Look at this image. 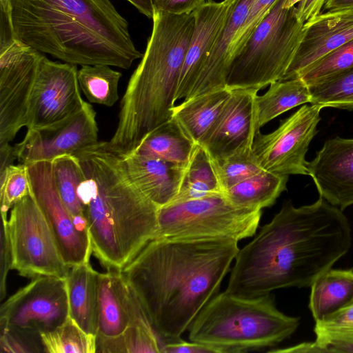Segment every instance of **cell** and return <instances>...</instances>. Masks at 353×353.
I'll list each match as a JSON object with an SVG mask.
<instances>
[{
	"instance_id": "obj_1",
	"label": "cell",
	"mask_w": 353,
	"mask_h": 353,
	"mask_svg": "<svg viewBox=\"0 0 353 353\" xmlns=\"http://www.w3.org/2000/svg\"><path fill=\"white\" fill-rule=\"evenodd\" d=\"M352 241L343 210L322 197L301 207L285 201L239 249L225 291L252 298L277 289L310 287L347 254Z\"/></svg>"
},
{
	"instance_id": "obj_2",
	"label": "cell",
	"mask_w": 353,
	"mask_h": 353,
	"mask_svg": "<svg viewBox=\"0 0 353 353\" xmlns=\"http://www.w3.org/2000/svg\"><path fill=\"white\" fill-rule=\"evenodd\" d=\"M239 251L229 239H154L121 270L163 344L181 339L219 293Z\"/></svg>"
},
{
	"instance_id": "obj_3",
	"label": "cell",
	"mask_w": 353,
	"mask_h": 353,
	"mask_svg": "<svg viewBox=\"0 0 353 353\" xmlns=\"http://www.w3.org/2000/svg\"><path fill=\"white\" fill-rule=\"evenodd\" d=\"M17 38L75 65L128 69L143 57L110 0H12Z\"/></svg>"
},
{
	"instance_id": "obj_4",
	"label": "cell",
	"mask_w": 353,
	"mask_h": 353,
	"mask_svg": "<svg viewBox=\"0 0 353 353\" xmlns=\"http://www.w3.org/2000/svg\"><path fill=\"white\" fill-rule=\"evenodd\" d=\"M73 155L83 174L78 195L92 252L108 270L121 271L153 239L159 208L131 182L107 141Z\"/></svg>"
},
{
	"instance_id": "obj_5",
	"label": "cell",
	"mask_w": 353,
	"mask_h": 353,
	"mask_svg": "<svg viewBox=\"0 0 353 353\" xmlns=\"http://www.w3.org/2000/svg\"><path fill=\"white\" fill-rule=\"evenodd\" d=\"M141 60L121 100L119 121L108 147L133 152L151 131L172 118L179 77L194 28L192 13L155 10Z\"/></svg>"
},
{
	"instance_id": "obj_6",
	"label": "cell",
	"mask_w": 353,
	"mask_h": 353,
	"mask_svg": "<svg viewBox=\"0 0 353 353\" xmlns=\"http://www.w3.org/2000/svg\"><path fill=\"white\" fill-rule=\"evenodd\" d=\"M299 325V318L279 310L271 294L251 298L225 290L207 303L188 330L190 341L216 353H241L276 346Z\"/></svg>"
},
{
	"instance_id": "obj_7",
	"label": "cell",
	"mask_w": 353,
	"mask_h": 353,
	"mask_svg": "<svg viewBox=\"0 0 353 353\" xmlns=\"http://www.w3.org/2000/svg\"><path fill=\"white\" fill-rule=\"evenodd\" d=\"M279 0L233 58L225 81L230 90H259L281 81L304 34L296 6Z\"/></svg>"
},
{
	"instance_id": "obj_8",
	"label": "cell",
	"mask_w": 353,
	"mask_h": 353,
	"mask_svg": "<svg viewBox=\"0 0 353 353\" xmlns=\"http://www.w3.org/2000/svg\"><path fill=\"white\" fill-rule=\"evenodd\" d=\"M262 210L236 205L223 192L174 201L158 210L154 239H229L255 235Z\"/></svg>"
},
{
	"instance_id": "obj_9",
	"label": "cell",
	"mask_w": 353,
	"mask_h": 353,
	"mask_svg": "<svg viewBox=\"0 0 353 353\" xmlns=\"http://www.w3.org/2000/svg\"><path fill=\"white\" fill-rule=\"evenodd\" d=\"M12 269L25 277L65 279L69 270L55 237L30 194L16 203L8 220Z\"/></svg>"
},
{
	"instance_id": "obj_10",
	"label": "cell",
	"mask_w": 353,
	"mask_h": 353,
	"mask_svg": "<svg viewBox=\"0 0 353 353\" xmlns=\"http://www.w3.org/2000/svg\"><path fill=\"white\" fill-rule=\"evenodd\" d=\"M43 54L17 38L0 48V146L28 123L30 99Z\"/></svg>"
},
{
	"instance_id": "obj_11",
	"label": "cell",
	"mask_w": 353,
	"mask_h": 353,
	"mask_svg": "<svg viewBox=\"0 0 353 353\" xmlns=\"http://www.w3.org/2000/svg\"><path fill=\"white\" fill-rule=\"evenodd\" d=\"M324 108L319 104L304 105L281 121L273 132L257 133L253 153L261 168L276 174L308 175L305 155L317 132Z\"/></svg>"
},
{
	"instance_id": "obj_12",
	"label": "cell",
	"mask_w": 353,
	"mask_h": 353,
	"mask_svg": "<svg viewBox=\"0 0 353 353\" xmlns=\"http://www.w3.org/2000/svg\"><path fill=\"white\" fill-rule=\"evenodd\" d=\"M68 316L65 279L53 276L32 278L0 309V323L38 334L54 330Z\"/></svg>"
},
{
	"instance_id": "obj_13",
	"label": "cell",
	"mask_w": 353,
	"mask_h": 353,
	"mask_svg": "<svg viewBox=\"0 0 353 353\" xmlns=\"http://www.w3.org/2000/svg\"><path fill=\"white\" fill-rule=\"evenodd\" d=\"M26 165L30 194L48 222L66 265L90 262L92 253L89 234L78 230L62 201L54 179L52 161Z\"/></svg>"
},
{
	"instance_id": "obj_14",
	"label": "cell",
	"mask_w": 353,
	"mask_h": 353,
	"mask_svg": "<svg viewBox=\"0 0 353 353\" xmlns=\"http://www.w3.org/2000/svg\"><path fill=\"white\" fill-rule=\"evenodd\" d=\"M77 65L53 61L43 54L30 99L27 130L59 122L80 110L81 94Z\"/></svg>"
},
{
	"instance_id": "obj_15",
	"label": "cell",
	"mask_w": 353,
	"mask_h": 353,
	"mask_svg": "<svg viewBox=\"0 0 353 353\" xmlns=\"http://www.w3.org/2000/svg\"><path fill=\"white\" fill-rule=\"evenodd\" d=\"M96 112L85 101L76 113L53 124L27 130L23 139L14 147L19 163L52 161L63 155H73L97 143Z\"/></svg>"
},
{
	"instance_id": "obj_16",
	"label": "cell",
	"mask_w": 353,
	"mask_h": 353,
	"mask_svg": "<svg viewBox=\"0 0 353 353\" xmlns=\"http://www.w3.org/2000/svg\"><path fill=\"white\" fill-rule=\"evenodd\" d=\"M258 91L232 90L218 121L201 144L212 160L223 159L253 145L260 132L256 108Z\"/></svg>"
},
{
	"instance_id": "obj_17",
	"label": "cell",
	"mask_w": 353,
	"mask_h": 353,
	"mask_svg": "<svg viewBox=\"0 0 353 353\" xmlns=\"http://www.w3.org/2000/svg\"><path fill=\"white\" fill-rule=\"evenodd\" d=\"M307 170L319 196L341 210L353 205V139L327 140Z\"/></svg>"
},
{
	"instance_id": "obj_18",
	"label": "cell",
	"mask_w": 353,
	"mask_h": 353,
	"mask_svg": "<svg viewBox=\"0 0 353 353\" xmlns=\"http://www.w3.org/2000/svg\"><path fill=\"white\" fill-rule=\"evenodd\" d=\"M353 40V8L323 12L304 23V34L281 81L296 78L311 65Z\"/></svg>"
},
{
	"instance_id": "obj_19",
	"label": "cell",
	"mask_w": 353,
	"mask_h": 353,
	"mask_svg": "<svg viewBox=\"0 0 353 353\" xmlns=\"http://www.w3.org/2000/svg\"><path fill=\"white\" fill-rule=\"evenodd\" d=\"M130 325L153 327L137 295L121 271L108 270L99 275L98 338H113ZM155 330V329H154Z\"/></svg>"
},
{
	"instance_id": "obj_20",
	"label": "cell",
	"mask_w": 353,
	"mask_h": 353,
	"mask_svg": "<svg viewBox=\"0 0 353 353\" xmlns=\"http://www.w3.org/2000/svg\"><path fill=\"white\" fill-rule=\"evenodd\" d=\"M238 0H210L192 12L194 28L181 68L176 101L192 91L208 57Z\"/></svg>"
},
{
	"instance_id": "obj_21",
	"label": "cell",
	"mask_w": 353,
	"mask_h": 353,
	"mask_svg": "<svg viewBox=\"0 0 353 353\" xmlns=\"http://www.w3.org/2000/svg\"><path fill=\"white\" fill-rule=\"evenodd\" d=\"M119 155L131 182L159 208L175 199L185 167L134 152Z\"/></svg>"
},
{
	"instance_id": "obj_22",
	"label": "cell",
	"mask_w": 353,
	"mask_h": 353,
	"mask_svg": "<svg viewBox=\"0 0 353 353\" xmlns=\"http://www.w3.org/2000/svg\"><path fill=\"white\" fill-rule=\"evenodd\" d=\"M252 1H237L187 98L226 88V77L232 63L231 48L239 28L247 17Z\"/></svg>"
},
{
	"instance_id": "obj_23",
	"label": "cell",
	"mask_w": 353,
	"mask_h": 353,
	"mask_svg": "<svg viewBox=\"0 0 353 353\" xmlns=\"http://www.w3.org/2000/svg\"><path fill=\"white\" fill-rule=\"evenodd\" d=\"M99 275L90 262L74 265L65 277L69 316L86 333L96 335L99 317Z\"/></svg>"
},
{
	"instance_id": "obj_24",
	"label": "cell",
	"mask_w": 353,
	"mask_h": 353,
	"mask_svg": "<svg viewBox=\"0 0 353 353\" xmlns=\"http://www.w3.org/2000/svg\"><path fill=\"white\" fill-rule=\"evenodd\" d=\"M231 92L224 88L185 99L172 108V118L201 145L218 121Z\"/></svg>"
},
{
	"instance_id": "obj_25",
	"label": "cell",
	"mask_w": 353,
	"mask_h": 353,
	"mask_svg": "<svg viewBox=\"0 0 353 353\" xmlns=\"http://www.w3.org/2000/svg\"><path fill=\"white\" fill-rule=\"evenodd\" d=\"M310 287L309 308L314 321H320L353 301V268H330Z\"/></svg>"
},
{
	"instance_id": "obj_26",
	"label": "cell",
	"mask_w": 353,
	"mask_h": 353,
	"mask_svg": "<svg viewBox=\"0 0 353 353\" xmlns=\"http://www.w3.org/2000/svg\"><path fill=\"white\" fill-rule=\"evenodd\" d=\"M196 145L172 118L148 134L133 152L186 168Z\"/></svg>"
},
{
	"instance_id": "obj_27",
	"label": "cell",
	"mask_w": 353,
	"mask_h": 353,
	"mask_svg": "<svg viewBox=\"0 0 353 353\" xmlns=\"http://www.w3.org/2000/svg\"><path fill=\"white\" fill-rule=\"evenodd\" d=\"M288 180V175L263 170L230 188L224 194L236 205L262 210L274 205L286 190Z\"/></svg>"
},
{
	"instance_id": "obj_28",
	"label": "cell",
	"mask_w": 353,
	"mask_h": 353,
	"mask_svg": "<svg viewBox=\"0 0 353 353\" xmlns=\"http://www.w3.org/2000/svg\"><path fill=\"white\" fill-rule=\"evenodd\" d=\"M269 85L266 92L256 97L260 128L281 114L300 105L310 103L309 87L300 78L277 81Z\"/></svg>"
},
{
	"instance_id": "obj_29",
	"label": "cell",
	"mask_w": 353,
	"mask_h": 353,
	"mask_svg": "<svg viewBox=\"0 0 353 353\" xmlns=\"http://www.w3.org/2000/svg\"><path fill=\"white\" fill-rule=\"evenodd\" d=\"M52 165L56 187L62 201L78 230L89 234L84 206L78 195V188L83 178L78 159L74 155L61 156L52 161Z\"/></svg>"
},
{
	"instance_id": "obj_30",
	"label": "cell",
	"mask_w": 353,
	"mask_h": 353,
	"mask_svg": "<svg viewBox=\"0 0 353 353\" xmlns=\"http://www.w3.org/2000/svg\"><path fill=\"white\" fill-rule=\"evenodd\" d=\"M219 192L223 191L212 159L205 148L196 144L185 168L179 192L172 201L196 199Z\"/></svg>"
},
{
	"instance_id": "obj_31",
	"label": "cell",
	"mask_w": 353,
	"mask_h": 353,
	"mask_svg": "<svg viewBox=\"0 0 353 353\" xmlns=\"http://www.w3.org/2000/svg\"><path fill=\"white\" fill-rule=\"evenodd\" d=\"M122 74L106 65H82L77 73L81 90L90 103L107 107L119 100L118 87Z\"/></svg>"
},
{
	"instance_id": "obj_32",
	"label": "cell",
	"mask_w": 353,
	"mask_h": 353,
	"mask_svg": "<svg viewBox=\"0 0 353 353\" xmlns=\"http://www.w3.org/2000/svg\"><path fill=\"white\" fill-rule=\"evenodd\" d=\"M40 336L45 352H96L97 336L84 332L70 316L54 330Z\"/></svg>"
},
{
	"instance_id": "obj_33",
	"label": "cell",
	"mask_w": 353,
	"mask_h": 353,
	"mask_svg": "<svg viewBox=\"0 0 353 353\" xmlns=\"http://www.w3.org/2000/svg\"><path fill=\"white\" fill-rule=\"evenodd\" d=\"M163 345L155 330L130 325L118 336L97 337L96 352L162 353Z\"/></svg>"
},
{
	"instance_id": "obj_34",
	"label": "cell",
	"mask_w": 353,
	"mask_h": 353,
	"mask_svg": "<svg viewBox=\"0 0 353 353\" xmlns=\"http://www.w3.org/2000/svg\"><path fill=\"white\" fill-rule=\"evenodd\" d=\"M308 87L310 104L353 110V67Z\"/></svg>"
},
{
	"instance_id": "obj_35",
	"label": "cell",
	"mask_w": 353,
	"mask_h": 353,
	"mask_svg": "<svg viewBox=\"0 0 353 353\" xmlns=\"http://www.w3.org/2000/svg\"><path fill=\"white\" fill-rule=\"evenodd\" d=\"M252 146L240 149L221 159H211L223 193L238 183L263 170L253 153Z\"/></svg>"
},
{
	"instance_id": "obj_36",
	"label": "cell",
	"mask_w": 353,
	"mask_h": 353,
	"mask_svg": "<svg viewBox=\"0 0 353 353\" xmlns=\"http://www.w3.org/2000/svg\"><path fill=\"white\" fill-rule=\"evenodd\" d=\"M352 67L353 40H351L311 65L296 78L310 86Z\"/></svg>"
},
{
	"instance_id": "obj_37",
	"label": "cell",
	"mask_w": 353,
	"mask_h": 353,
	"mask_svg": "<svg viewBox=\"0 0 353 353\" xmlns=\"http://www.w3.org/2000/svg\"><path fill=\"white\" fill-rule=\"evenodd\" d=\"M315 342L320 346L332 343H353V301L322 321L315 322Z\"/></svg>"
},
{
	"instance_id": "obj_38",
	"label": "cell",
	"mask_w": 353,
	"mask_h": 353,
	"mask_svg": "<svg viewBox=\"0 0 353 353\" xmlns=\"http://www.w3.org/2000/svg\"><path fill=\"white\" fill-rule=\"evenodd\" d=\"M30 194L28 176L25 164L19 163L0 172V200L1 215L25 196Z\"/></svg>"
},
{
	"instance_id": "obj_39",
	"label": "cell",
	"mask_w": 353,
	"mask_h": 353,
	"mask_svg": "<svg viewBox=\"0 0 353 353\" xmlns=\"http://www.w3.org/2000/svg\"><path fill=\"white\" fill-rule=\"evenodd\" d=\"M0 352H44L41 336L0 323Z\"/></svg>"
},
{
	"instance_id": "obj_40",
	"label": "cell",
	"mask_w": 353,
	"mask_h": 353,
	"mask_svg": "<svg viewBox=\"0 0 353 353\" xmlns=\"http://www.w3.org/2000/svg\"><path fill=\"white\" fill-rule=\"evenodd\" d=\"M279 0H253L245 21L239 28L231 48L232 61L241 50L258 25Z\"/></svg>"
},
{
	"instance_id": "obj_41",
	"label": "cell",
	"mask_w": 353,
	"mask_h": 353,
	"mask_svg": "<svg viewBox=\"0 0 353 353\" xmlns=\"http://www.w3.org/2000/svg\"><path fill=\"white\" fill-rule=\"evenodd\" d=\"M7 216L1 215V253H0V298L2 301L6 294V279L12 267V254L8 229Z\"/></svg>"
},
{
	"instance_id": "obj_42",
	"label": "cell",
	"mask_w": 353,
	"mask_h": 353,
	"mask_svg": "<svg viewBox=\"0 0 353 353\" xmlns=\"http://www.w3.org/2000/svg\"><path fill=\"white\" fill-rule=\"evenodd\" d=\"M210 0H154V9L172 14H187Z\"/></svg>"
},
{
	"instance_id": "obj_43",
	"label": "cell",
	"mask_w": 353,
	"mask_h": 353,
	"mask_svg": "<svg viewBox=\"0 0 353 353\" xmlns=\"http://www.w3.org/2000/svg\"><path fill=\"white\" fill-rule=\"evenodd\" d=\"M163 353H216L211 347L205 344L182 339L163 344Z\"/></svg>"
},
{
	"instance_id": "obj_44",
	"label": "cell",
	"mask_w": 353,
	"mask_h": 353,
	"mask_svg": "<svg viewBox=\"0 0 353 353\" xmlns=\"http://www.w3.org/2000/svg\"><path fill=\"white\" fill-rule=\"evenodd\" d=\"M326 0H301L296 6L299 19L305 23L321 13Z\"/></svg>"
},
{
	"instance_id": "obj_45",
	"label": "cell",
	"mask_w": 353,
	"mask_h": 353,
	"mask_svg": "<svg viewBox=\"0 0 353 353\" xmlns=\"http://www.w3.org/2000/svg\"><path fill=\"white\" fill-rule=\"evenodd\" d=\"M16 159L17 157L14 146L10 144L0 146V172L14 165L13 163Z\"/></svg>"
},
{
	"instance_id": "obj_46",
	"label": "cell",
	"mask_w": 353,
	"mask_h": 353,
	"mask_svg": "<svg viewBox=\"0 0 353 353\" xmlns=\"http://www.w3.org/2000/svg\"><path fill=\"white\" fill-rule=\"evenodd\" d=\"M134 6L139 12L149 19H152L155 12L154 0H127Z\"/></svg>"
},
{
	"instance_id": "obj_47",
	"label": "cell",
	"mask_w": 353,
	"mask_h": 353,
	"mask_svg": "<svg viewBox=\"0 0 353 353\" xmlns=\"http://www.w3.org/2000/svg\"><path fill=\"white\" fill-rule=\"evenodd\" d=\"M320 347L322 353H353V343H332Z\"/></svg>"
},
{
	"instance_id": "obj_48",
	"label": "cell",
	"mask_w": 353,
	"mask_h": 353,
	"mask_svg": "<svg viewBox=\"0 0 353 353\" xmlns=\"http://www.w3.org/2000/svg\"><path fill=\"white\" fill-rule=\"evenodd\" d=\"M353 8V0H326L321 12Z\"/></svg>"
},
{
	"instance_id": "obj_49",
	"label": "cell",
	"mask_w": 353,
	"mask_h": 353,
	"mask_svg": "<svg viewBox=\"0 0 353 353\" xmlns=\"http://www.w3.org/2000/svg\"><path fill=\"white\" fill-rule=\"evenodd\" d=\"M301 0H288L285 4V6L288 8L296 6L298 3H299Z\"/></svg>"
},
{
	"instance_id": "obj_50",
	"label": "cell",
	"mask_w": 353,
	"mask_h": 353,
	"mask_svg": "<svg viewBox=\"0 0 353 353\" xmlns=\"http://www.w3.org/2000/svg\"><path fill=\"white\" fill-rule=\"evenodd\" d=\"M0 2L12 3V0H0Z\"/></svg>"
}]
</instances>
